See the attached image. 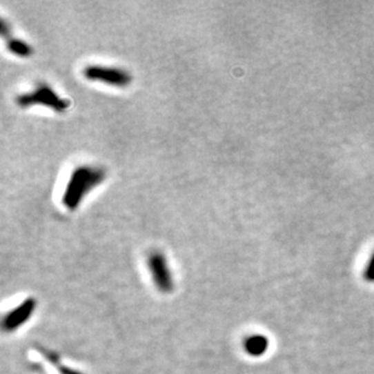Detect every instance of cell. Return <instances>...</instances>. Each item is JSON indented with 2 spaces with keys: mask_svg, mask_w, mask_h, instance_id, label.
<instances>
[{
  "mask_svg": "<svg viewBox=\"0 0 374 374\" xmlns=\"http://www.w3.org/2000/svg\"><path fill=\"white\" fill-rule=\"evenodd\" d=\"M107 173L104 168L83 165L74 168L64 188L62 204L69 211H74L80 206L85 197L94 188L99 186L106 179Z\"/></svg>",
  "mask_w": 374,
  "mask_h": 374,
  "instance_id": "obj_1",
  "label": "cell"
},
{
  "mask_svg": "<svg viewBox=\"0 0 374 374\" xmlns=\"http://www.w3.org/2000/svg\"><path fill=\"white\" fill-rule=\"evenodd\" d=\"M16 104L21 108H30L33 106H45L57 113H63L69 108V102L56 94L51 86L44 83L37 85L32 91L19 95Z\"/></svg>",
  "mask_w": 374,
  "mask_h": 374,
  "instance_id": "obj_2",
  "label": "cell"
},
{
  "mask_svg": "<svg viewBox=\"0 0 374 374\" xmlns=\"http://www.w3.org/2000/svg\"><path fill=\"white\" fill-rule=\"evenodd\" d=\"M83 74L90 81H99L102 84L110 85L115 88H126L132 81V77L128 70L114 67H104L99 64H91L85 67Z\"/></svg>",
  "mask_w": 374,
  "mask_h": 374,
  "instance_id": "obj_3",
  "label": "cell"
},
{
  "mask_svg": "<svg viewBox=\"0 0 374 374\" xmlns=\"http://www.w3.org/2000/svg\"><path fill=\"white\" fill-rule=\"evenodd\" d=\"M148 268L154 281V285L163 293H171L173 279L168 266V259L160 251H153L148 256Z\"/></svg>",
  "mask_w": 374,
  "mask_h": 374,
  "instance_id": "obj_4",
  "label": "cell"
},
{
  "mask_svg": "<svg viewBox=\"0 0 374 374\" xmlns=\"http://www.w3.org/2000/svg\"><path fill=\"white\" fill-rule=\"evenodd\" d=\"M37 308V302L33 298L26 299L22 304L16 306L14 311H11L3 321V328L6 332L16 331L21 326L25 325L27 321L30 320Z\"/></svg>",
  "mask_w": 374,
  "mask_h": 374,
  "instance_id": "obj_5",
  "label": "cell"
},
{
  "mask_svg": "<svg viewBox=\"0 0 374 374\" xmlns=\"http://www.w3.org/2000/svg\"><path fill=\"white\" fill-rule=\"evenodd\" d=\"M244 346H245V351L247 354L258 357V356L266 354L268 346H269V342L264 335H251L245 340Z\"/></svg>",
  "mask_w": 374,
  "mask_h": 374,
  "instance_id": "obj_6",
  "label": "cell"
},
{
  "mask_svg": "<svg viewBox=\"0 0 374 374\" xmlns=\"http://www.w3.org/2000/svg\"><path fill=\"white\" fill-rule=\"evenodd\" d=\"M6 46L11 54L19 56V57H28L33 54V49L30 44H27L23 40L17 39L11 37L10 39L6 40Z\"/></svg>",
  "mask_w": 374,
  "mask_h": 374,
  "instance_id": "obj_7",
  "label": "cell"
},
{
  "mask_svg": "<svg viewBox=\"0 0 374 374\" xmlns=\"http://www.w3.org/2000/svg\"><path fill=\"white\" fill-rule=\"evenodd\" d=\"M364 279L369 282H374V253L364 269Z\"/></svg>",
  "mask_w": 374,
  "mask_h": 374,
  "instance_id": "obj_8",
  "label": "cell"
},
{
  "mask_svg": "<svg viewBox=\"0 0 374 374\" xmlns=\"http://www.w3.org/2000/svg\"><path fill=\"white\" fill-rule=\"evenodd\" d=\"M0 35L6 39V41L11 38L10 26L8 25V22L4 19L0 20Z\"/></svg>",
  "mask_w": 374,
  "mask_h": 374,
  "instance_id": "obj_9",
  "label": "cell"
}]
</instances>
